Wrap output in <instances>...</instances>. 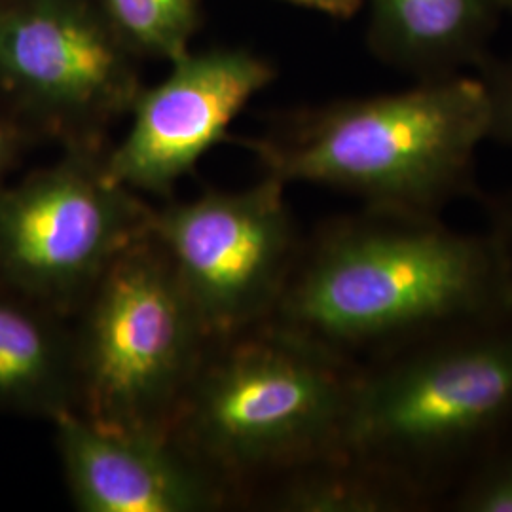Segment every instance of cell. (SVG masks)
I'll use <instances>...</instances> for the list:
<instances>
[{
    "instance_id": "9c48e42d",
    "label": "cell",
    "mask_w": 512,
    "mask_h": 512,
    "mask_svg": "<svg viewBox=\"0 0 512 512\" xmlns=\"http://www.w3.org/2000/svg\"><path fill=\"white\" fill-rule=\"evenodd\" d=\"M275 74L245 48L186 52L160 84L137 93L126 137L105 154L110 179L137 194L169 196Z\"/></svg>"
},
{
    "instance_id": "3957f363",
    "label": "cell",
    "mask_w": 512,
    "mask_h": 512,
    "mask_svg": "<svg viewBox=\"0 0 512 512\" xmlns=\"http://www.w3.org/2000/svg\"><path fill=\"white\" fill-rule=\"evenodd\" d=\"M359 363L264 323L215 342L169 437L232 501L287 471L344 454Z\"/></svg>"
},
{
    "instance_id": "5bb4252c",
    "label": "cell",
    "mask_w": 512,
    "mask_h": 512,
    "mask_svg": "<svg viewBox=\"0 0 512 512\" xmlns=\"http://www.w3.org/2000/svg\"><path fill=\"white\" fill-rule=\"evenodd\" d=\"M112 27L139 57L173 63L190 52L202 19L200 0H97Z\"/></svg>"
},
{
    "instance_id": "52a82bcc",
    "label": "cell",
    "mask_w": 512,
    "mask_h": 512,
    "mask_svg": "<svg viewBox=\"0 0 512 512\" xmlns=\"http://www.w3.org/2000/svg\"><path fill=\"white\" fill-rule=\"evenodd\" d=\"M105 154L65 150L0 188V289L73 319L112 262L150 236L152 205L110 179Z\"/></svg>"
},
{
    "instance_id": "30bf717a",
    "label": "cell",
    "mask_w": 512,
    "mask_h": 512,
    "mask_svg": "<svg viewBox=\"0 0 512 512\" xmlns=\"http://www.w3.org/2000/svg\"><path fill=\"white\" fill-rule=\"evenodd\" d=\"M52 423L78 511L203 512L232 503L167 433L109 429L78 412Z\"/></svg>"
},
{
    "instance_id": "7a4b0ae2",
    "label": "cell",
    "mask_w": 512,
    "mask_h": 512,
    "mask_svg": "<svg viewBox=\"0 0 512 512\" xmlns=\"http://www.w3.org/2000/svg\"><path fill=\"white\" fill-rule=\"evenodd\" d=\"M486 139L484 88L456 74L296 110L243 145L285 184H321L359 196L370 209L439 217L475 194L476 148Z\"/></svg>"
},
{
    "instance_id": "4fadbf2b",
    "label": "cell",
    "mask_w": 512,
    "mask_h": 512,
    "mask_svg": "<svg viewBox=\"0 0 512 512\" xmlns=\"http://www.w3.org/2000/svg\"><path fill=\"white\" fill-rule=\"evenodd\" d=\"M260 501L285 512H408L429 505L397 478L346 454L277 476L262 486Z\"/></svg>"
},
{
    "instance_id": "8fae6325",
    "label": "cell",
    "mask_w": 512,
    "mask_h": 512,
    "mask_svg": "<svg viewBox=\"0 0 512 512\" xmlns=\"http://www.w3.org/2000/svg\"><path fill=\"white\" fill-rule=\"evenodd\" d=\"M366 42L382 63L416 82L476 69L501 16V0H366Z\"/></svg>"
},
{
    "instance_id": "6da1fadb",
    "label": "cell",
    "mask_w": 512,
    "mask_h": 512,
    "mask_svg": "<svg viewBox=\"0 0 512 512\" xmlns=\"http://www.w3.org/2000/svg\"><path fill=\"white\" fill-rule=\"evenodd\" d=\"M511 311L512 262L492 232L366 207L302 245L270 323L357 363Z\"/></svg>"
},
{
    "instance_id": "ba28073f",
    "label": "cell",
    "mask_w": 512,
    "mask_h": 512,
    "mask_svg": "<svg viewBox=\"0 0 512 512\" xmlns=\"http://www.w3.org/2000/svg\"><path fill=\"white\" fill-rule=\"evenodd\" d=\"M285 186L266 175L239 192L152 209L150 238L213 342L268 323L281 302L302 249Z\"/></svg>"
},
{
    "instance_id": "ffe728a7",
    "label": "cell",
    "mask_w": 512,
    "mask_h": 512,
    "mask_svg": "<svg viewBox=\"0 0 512 512\" xmlns=\"http://www.w3.org/2000/svg\"><path fill=\"white\" fill-rule=\"evenodd\" d=\"M501 4H503L505 12H511L512 14V0H501Z\"/></svg>"
},
{
    "instance_id": "277c9868",
    "label": "cell",
    "mask_w": 512,
    "mask_h": 512,
    "mask_svg": "<svg viewBox=\"0 0 512 512\" xmlns=\"http://www.w3.org/2000/svg\"><path fill=\"white\" fill-rule=\"evenodd\" d=\"M512 429V311L435 332L359 366L344 454L427 503Z\"/></svg>"
},
{
    "instance_id": "8992f818",
    "label": "cell",
    "mask_w": 512,
    "mask_h": 512,
    "mask_svg": "<svg viewBox=\"0 0 512 512\" xmlns=\"http://www.w3.org/2000/svg\"><path fill=\"white\" fill-rule=\"evenodd\" d=\"M97 0H0V114L29 141L105 150L141 86Z\"/></svg>"
},
{
    "instance_id": "ac0fdd59",
    "label": "cell",
    "mask_w": 512,
    "mask_h": 512,
    "mask_svg": "<svg viewBox=\"0 0 512 512\" xmlns=\"http://www.w3.org/2000/svg\"><path fill=\"white\" fill-rule=\"evenodd\" d=\"M27 139L0 114V188Z\"/></svg>"
},
{
    "instance_id": "9a60e30c",
    "label": "cell",
    "mask_w": 512,
    "mask_h": 512,
    "mask_svg": "<svg viewBox=\"0 0 512 512\" xmlns=\"http://www.w3.org/2000/svg\"><path fill=\"white\" fill-rule=\"evenodd\" d=\"M503 439L476 459L452 501L454 511L512 512V439Z\"/></svg>"
},
{
    "instance_id": "e0dca14e",
    "label": "cell",
    "mask_w": 512,
    "mask_h": 512,
    "mask_svg": "<svg viewBox=\"0 0 512 512\" xmlns=\"http://www.w3.org/2000/svg\"><path fill=\"white\" fill-rule=\"evenodd\" d=\"M488 211L492 219V234L499 239L512 262V194L488 200Z\"/></svg>"
},
{
    "instance_id": "5b68a950",
    "label": "cell",
    "mask_w": 512,
    "mask_h": 512,
    "mask_svg": "<svg viewBox=\"0 0 512 512\" xmlns=\"http://www.w3.org/2000/svg\"><path fill=\"white\" fill-rule=\"evenodd\" d=\"M78 414L118 431L167 433L215 344L162 247L118 256L73 319Z\"/></svg>"
},
{
    "instance_id": "2e32d148",
    "label": "cell",
    "mask_w": 512,
    "mask_h": 512,
    "mask_svg": "<svg viewBox=\"0 0 512 512\" xmlns=\"http://www.w3.org/2000/svg\"><path fill=\"white\" fill-rule=\"evenodd\" d=\"M488 103V139L512 147V55H486L475 69Z\"/></svg>"
},
{
    "instance_id": "7c38bea8",
    "label": "cell",
    "mask_w": 512,
    "mask_h": 512,
    "mask_svg": "<svg viewBox=\"0 0 512 512\" xmlns=\"http://www.w3.org/2000/svg\"><path fill=\"white\" fill-rule=\"evenodd\" d=\"M71 319L0 289V412L54 421L78 410Z\"/></svg>"
},
{
    "instance_id": "d6986e66",
    "label": "cell",
    "mask_w": 512,
    "mask_h": 512,
    "mask_svg": "<svg viewBox=\"0 0 512 512\" xmlns=\"http://www.w3.org/2000/svg\"><path fill=\"white\" fill-rule=\"evenodd\" d=\"M281 2H289L294 6H302V8L315 10L330 18L338 19L353 18L366 4V0H281Z\"/></svg>"
}]
</instances>
